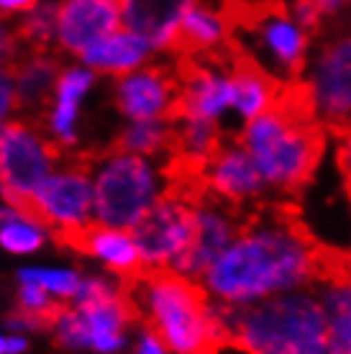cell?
Masks as SVG:
<instances>
[{"instance_id":"6da1fadb","label":"cell","mask_w":351,"mask_h":354,"mask_svg":"<svg viewBox=\"0 0 351 354\" xmlns=\"http://www.w3.org/2000/svg\"><path fill=\"white\" fill-rule=\"evenodd\" d=\"M325 257L328 247L307 234L292 205H267L246 213L236 239L200 283L211 298L246 306L321 283Z\"/></svg>"},{"instance_id":"7a4b0ae2","label":"cell","mask_w":351,"mask_h":354,"mask_svg":"<svg viewBox=\"0 0 351 354\" xmlns=\"http://www.w3.org/2000/svg\"><path fill=\"white\" fill-rule=\"evenodd\" d=\"M325 129L318 118L313 90L305 80L282 82L274 106L249 121L241 133L267 185L300 193L313 180L325 149Z\"/></svg>"},{"instance_id":"3957f363","label":"cell","mask_w":351,"mask_h":354,"mask_svg":"<svg viewBox=\"0 0 351 354\" xmlns=\"http://www.w3.org/2000/svg\"><path fill=\"white\" fill-rule=\"evenodd\" d=\"M226 346L246 354H331V316L323 298L280 292L246 306L213 303Z\"/></svg>"},{"instance_id":"277c9868","label":"cell","mask_w":351,"mask_h":354,"mask_svg":"<svg viewBox=\"0 0 351 354\" xmlns=\"http://www.w3.org/2000/svg\"><path fill=\"white\" fill-rule=\"evenodd\" d=\"M144 331H151L175 354H220L223 334L213 313L211 292L202 283L175 272L172 267H146L139 277L121 280Z\"/></svg>"},{"instance_id":"5b68a950","label":"cell","mask_w":351,"mask_h":354,"mask_svg":"<svg viewBox=\"0 0 351 354\" xmlns=\"http://www.w3.org/2000/svg\"><path fill=\"white\" fill-rule=\"evenodd\" d=\"M108 157L111 160L100 167L93 185V208L100 223L113 229H131L159 198L157 177L139 154L108 151Z\"/></svg>"},{"instance_id":"8992f818","label":"cell","mask_w":351,"mask_h":354,"mask_svg":"<svg viewBox=\"0 0 351 354\" xmlns=\"http://www.w3.org/2000/svg\"><path fill=\"white\" fill-rule=\"evenodd\" d=\"M198 229V203L162 190L146 213L131 226V236L149 267H172Z\"/></svg>"},{"instance_id":"52a82bcc","label":"cell","mask_w":351,"mask_h":354,"mask_svg":"<svg viewBox=\"0 0 351 354\" xmlns=\"http://www.w3.org/2000/svg\"><path fill=\"white\" fill-rule=\"evenodd\" d=\"M246 213L241 205H231L216 195L202 198L198 203V229L190 241V247L172 262V270L184 277H193L200 283L202 274L211 270V265L229 249V244L236 239L241 231Z\"/></svg>"},{"instance_id":"ba28073f","label":"cell","mask_w":351,"mask_h":354,"mask_svg":"<svg viewBox=\"0 0 351 354\" xmlns=\"http://www.w3.org/2000/svg\"><path fill=\"white\" fill-rule=\"evenodd\" d=\"M52 239L64 249L103 259L121 280H133L149 267L141 257L131 231L113 229L100 221L59 223L52 231Z\"/></svg>"},{"instance_id":"9c48e42d","label":"cell","mask_w":351,"mask_h":354,"mask_svg":"<svg viewBox=\"0 0 351 354\" xmlns=\"http://www.w3.org/2000/svg\"><path fill=\"white\" fill-rule=\"evenodd\" d=\"M307 85L321 124L331 131L346 129L351 124V39H336L321 49Z\"/></svg>"},{"instance_id":"30bf717a","label":"cell","mask_w":351,"mask_h":354,"mask_svg":"<svg viewBox=\"0 0 351 354\" xmlns=\"http://www.w3.org/2000/svg\"><path fill=\"white\" fill-rule=\"evenodd\" d=\"M177 93L175 67L146 64L115 82V106L133 121H167Z\"/></svg>"},{"instance_id":"8fae6325","label":"cell","mask_w":351,"mask_h":354,"mask_svg":"<svg viewBox=\"0 0 351 354\" xmlns=\"http://www.w3.org/2000/svg\"><path fill=\"white\" fill-rule=\"evenodd\" d=\"M100 157H103V151H82V154H75L70 160L67 172L52 175L44 185L39 187L36 198L41 201V205L46 208V213L52 216L57 226L59 223L88 221L93 201H95V190L90 185V172H93V167H95V162Z\"/></svg>"},{"instance_id":"7c38bea8","label":"cell","mask_w":351,"mask_h":354,"mask_svg":"<svg viewBox=\"0 0 351 354\" xmlns=\"http://www.w3.org/2000/svg\"><path fill=\"white\" fill-rule=\"evenodd\" d=\"M123 16L121 0H59V44L82 54L118 31Z\"/></svg>"},{"instance_id":"4fadbf2b","label":"cell","mask_w":351,"mask_h":354,"mask_svg":"<svg viewBox=\"0 0 351 354\" xmlns=\"http://www.w3.org/2000/svg\"><path fill=\"white\" fill-rule=\"evenodd\" d=\"M205 185L211 195L244 208L249 201H256L264 193L267 180L244 144L226 142L205 165Z\"/></svg>"},{"instance_id":"5bb4252c","label":"cell","mask_w":351,"mask_h":354,"mask_svg":"<svg viewBox=\"0 0 351 354\" xmlns=\"http://www.w3.org/2000/svg\"><path fill=\"white\" fill-rule=\"evenodd\" d=\"M10 75L16 82V100L21 111H28L34 121H44V111L57 100L61 64L49 52H23L10 64Z\"/></svg>"},{"instance_id":"9a60e30c","label":"cell","mask_w":351,"mask_h":354,"mask_svg":"<svg viewBox=\"0 0 351 354\" xmlns=\"http://www.w3.org/2000/svg\"><path fill=\"white\" fill-rule=\"evenodd\" d=\"M231 28L220 10L205 8L195 3L193 8L184 13L180 21L172 41H169V52L175 57H213L218 54L223 46L229 44Z\"/></svg>"},{"instance_id":"2e32d148","label":"cell","mask_w":351,"mask_h":354,"mask_svg":"<svg viewBox=\"0 0 351 354\" xmlns=\"http://www.w3.org/2000/svg\"><path fill=\"white\" fill-rule=\"evenodd\" d=\"M126 26L144 36L154 49H169L184 13L198 0H121Z\"/></svg>"},{"instance_id":"e0dca14e","label":"cell","mask_w":351,"mask_h":354,"mask_svg":"<svg viewBox=\"0 0 351 354\" xmlns=\"http://www.w3.org/2000/svg\"><path fill=\"white\" fill-rule=\"evenodd\" d=\"M154 46L139 36L136 31L126 28V31H115L108 39H103L100 44L82 54V59L100 72H113V75H129V72L139 70L141 62L146 59V54Z\"/></svg>"},{"instance_id":"ac0fdd59","label":"cell","mask_w":351,"mask_h":354,"mask_svg":"<svg viewBox=\"0 0 351 354\" xmlns=\"http://www.w3.org/2000/svg\"><path fill=\"white\" fill-rule=\"evenodd\" d=\"M90 82H93V72L72 67V70H64L57 85V100H54L52 115L46 118V126L54 139H59L64 147L75 142V115H77L79 97L90 88Z\"/></svg>"},{"instance_id":"d6986e66","label":"cell","mask_w":351,"mask_h":354,"mask_svg":"<svg viewBox=\"0 0 351 354\" xmlns=\"http://www.w3.org/2000/svg\"><path fill=\"white\" fill-rule=\"evenodd\" d=\"M41 285L21 283L16 295V308L8 313V324L13 328H54L64 319V313L72 308L70 303H54L46 298Z\"/></svg>"},{"instance_id":"ffe728a7","label":"cell","mask_w":351,"mask_h":354,"mask_svg":"<svg viewBox=\"0 0 351 354\" xmlns=\"http://www.w3.org/2000/svg\"><path fill=\"white\" fill-rule=\"evenodd\" d=\"M108 151H113V154L172 151V124L169 121H133L111 142Z\"/></svg>"},{"instance_id":"44dd1931","label":"cell","mask_w":351,"mask_h":354,"mask_svg":"<svg viewBox=\"0 0 351 354\" xmlns=\"http://www.w3.org/2000/svg\"><path fill=\"white\" fill-rule=\"evenodd\" d=\"M16 34L23 52H49L54 34H59V3L46 0L28 10V16L16 26Z\"/></svg>"},{"instance_id":"7402d4cb","label":"cell","mask_w":351,"mask_h":354,"mask_svg":"<svg viewBox=\"0 0 351 354\" xmlns=\"http://www.w3.org/2000/svg\"><path fill=\"white\" fill-rule=\"evenodd\" d=\"M18 280L21 283L41 285L44 290L64 295V298H75L79 285H82V280H79L77 274L67 272V270H21Z\"/></svg>"},{"instance_id":"603a6c76","label":"cell","mask_w":351,"mask_h":354,"mask_svg":"<svg viewBox=\"0 0 351 354\" xmlns=\"http://www.w3.org/2000/svg\"><path fill=\"white\" fill-rule=\"evenodd\" d=\"M0 244L16 252V254H26V252H36V249L44 244V234L39 231V226L28 221H13L0 226Z\"/></svg>"},{"instance_id":"cb8c5ba5","label":"cell","mask_w":351,"mask_h":354,"mask_svg":"<svg viewBox=\"0 0 351 354\" xmlns=\"http://www.w3.org/2000/svg\"><path fill=\"white\" fill-rule=\"evenodd\" d=\"M323 303L328 316H351V280L323 285Z\"/></svg>"},{"instance_id":"d4e9b609","label":"cell","mask_w":351,"mask_h":354,"mask_svg":"<svg viewBox=\"0 0 351 354\" xmlns=\"http://www.w3.org/2000/svg\"><path fill=\"white\" fill-rule=\"evenodd\" d=\"M331 354H351V316H331Z\"/></svg>"},{"instance_id":"484cf974","label":"cell","mask_w":351,"mask_h":354,"mask_svg":"<svg viewBox=\"0 0 351 354\" xmlns=\"http://www.w3.org/2000/svg\"><path fill=\"white\" fill-rule=\"evenodd\" d=\"M16 108V82H13V75H10V64H0V124Z\"/></svg>"},{"instance_id":"4316f807","label":"cell","mask_w":351,"mask_h":354,"mask_svg":"<svg viewBox=\"0 0 351 354\" xmlns=\"http://www.w3.org/2000/svg\"><path fill=\"white\" fill-rule=\"evenodd\" d=\"M23 54V46L18 41L16 28H8L0 18V64H13Z\"/></svg>"},{"instance_id":"83f0119b","label":"cell","mask_w":351,"mask_h":354,"mask_svg":"<svg viewBox=\"0 0 351 354\" xmlns=\"http://www.w3.org/2000/svg\"><path fill=\"white\" fill-rule=\"evenodd\" d=\"M339 136V167H341L346 183L351 180V124L341 131H336Z\"/></svg>"},{"instance_id":"f1b7e54d","label":"cell","mask_w":351,"mask_h":354,"mask_svg":"<svg viewBox=\"0 0 351 354\" xmlns=\"http://www.w3.org/2000/svg\"><path fill=\"white\" fill-rule=\"evenodd\" d=\"M136 354H167V349L151 331H144V337H141L139 346H136Z\"/></svg>"},{"instance_id":"f546056e","label":"cell","mask_w":351,"mask_h":354,"mask_svg":"<svg viewBox=\"0 0 351 354\" xmlns=\"http://www.w3.org/2000/svg\"><path fill=\"white\" fill-rule=\"evenodd\" d=\"M36 0H0V18H6L8 13L16 10H34Z\"/></svg>"},{"instance_id":"4dcf8cb0","label":"cell","mask_w":351,"mask_h":354,"mask_svg":"<svg viewBox=\"0 0 351 354\" xmlns=\"http://www.w3.org/2000/svg\"><path fill=\"white\" fill-rule=\"evenodd\" d=\"M310 6H316L321 13H323V18L325 16H334V13H339V10L349 3V0H307Z\"/></svg>"},{"instance_id":"1f68e13d","label":"cell","mask_w":351,"mask_h":354,"mask_svg":"<svg viewBox=\"0 0 351 354\" xmlns=\"http://www.w3.org/2000/svg\"><path fill=\"white\" fill-rule=\"evenodd\" d=\"M6 349H8V354H21L23 349H26V339L10 337L8 342H6Z\"/></svg>"},{"instance_id":"d6a6232c","label":"cell","mask_w":351,"mask_h":354,"mask_svg":"<svg viewBox=\"0 0 351 354\" xmlns=\"http://www.w3.org/2000/svg\"><path fill=\"white\" fill-rule=\"evenodd\" d=\"M6 352H8V349H6V339L0 337V354H6Z\"/></svg>"},{"instance_id":"836d02e7","label":"cell","mask_w":351,"mask_h":354,"mask_svg":"<svg viewBox=\"0 0 351 354\" xmlns=\"http://www.w3.org/2000/svg\"><path fill=\"white\" fill-rule=\"evenodd\" d=\"M346 190H349V201H351V180L346 183Z\"/></svg>"}]
</instances>
